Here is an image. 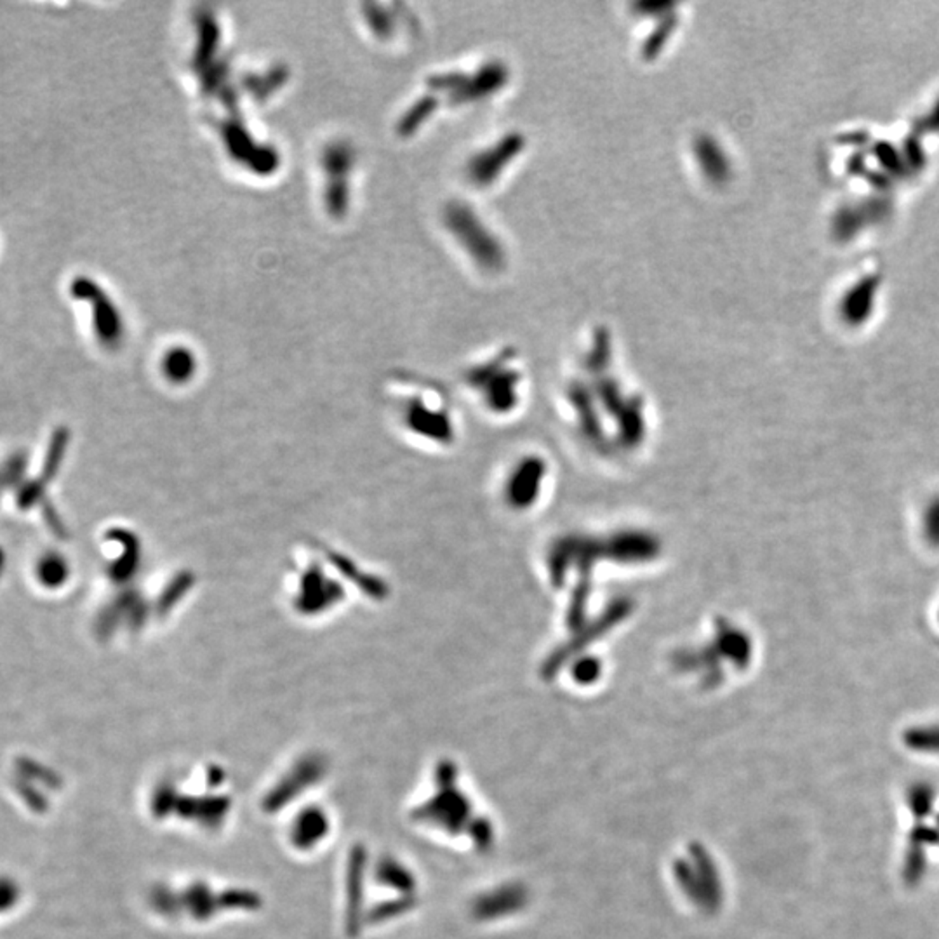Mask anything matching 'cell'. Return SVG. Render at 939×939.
<instances>
[{
    "label": "cell",
    "mask_w": 939,
    "mask_h": 939,
    "mask_svg": "<svg viewBox=\"0 0 939 939\" xmlns=\"http://www.w3.org/2000/svg\"><path fill=\"white\" fill-rule=\"evenodd\" d=\"M920 529L926 543L939 548V495L926 503L920 515Z\"/></svg>",
    "instance_id": "1"
},
{
    "label": "cell",
    "mask_w": 939,
    "mask_h": 939,
    "mask_svg": "<svg viewBox=\"0 0 939 939\" xmlns=\"http://www.w3.org/2000/svg\"><path fill=\"white\" fill-rule=\"evenodd\" d=\"M872 298H873V286L872 282L864 284L861 289H853L849 292V296L845 298V315L847 318H851V322H860L861 317V307L863 305V310L868 313V310L872 309Z\"/></svg>",
    "instance_id": "2"
}]
</instances>
